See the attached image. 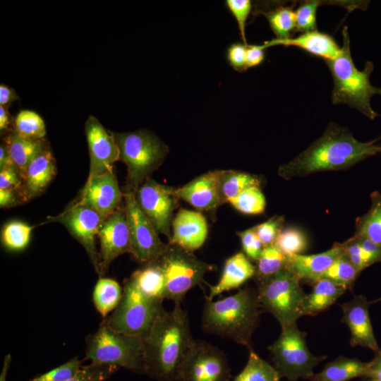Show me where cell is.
<instances>
[{
    "label": "cell",
    "mask_w": 381,
    "mask_h": 381,
    "mask_svg": "<svg viewBox=\"0 0 381 381\" xmlns=\"http://www.w3.org/2000/svg\"><path fill=\"white\" fill-rule=\"evenodd\" d=\"M81 362L77 356L68 362L30 381H67L72 378L81 368Z\"/></svg>",
    "instance_id": "b9f144b4"
},
{
    "label": "cell",
    "mask_w": 381,
    "mask_h": 381,
    "mask_svg": "<svg viewBox=\"0 0 381 381\" xmlns=\"http://www.w3.org/2000/svg\"><path fill=\"white\" fill-rule=\"evenodd\" d=\"M175 188L159 183L150 177L133 193L138 206L158 234L171 238L173 214L179 205Z\"/></svg>",
    "instance_id": "7c38bea8"
},
{
    "label": "cell",
    "mask_w": 381,
    "mask_h": 381,
    "mask_svg": "<svg viewBox=\"0 0 381 381\" xmlns=\"http://www.w3.org/2000/svg\"><path fill=\"white\" fill-rule=\"evenodd\" d=\"M262 313H268L281 327L296 323L301 316V306L306 294L298 279L287 268L257 282Z\"/></svg>",
    "instance_id": "52a82bcc"
},
{
    "label": "cell",
    "mask_w": 381,
    "mask_h": 381,
    "mask_svg": "<svg viewBox=\"0 0 381 381\" xmlns=\"http://www.w3.org/2000/svg\"><path fill=\"white\" fill-rule=\"evenodd\" d=\"M285 256L303 254L308 248L305 233L294 226L284 228L273 244Z\"/></svg>",
    "instance_id": "74e56055"
},
{
    "label": "cell",
    "mask_w": 381,
    "mask_h": 381,
    "mask_svg": "<svg viewBox=\"0 0 381 381\" xmlns=\"http://www.w3.org/2000/svg\"><path fill=\"white\" fill-rule=\"evenodd\" d=\"M255 265L243 252H238L228 258L223 268L220 279L215 285H209L207 300H212L224 291L239 288L249 279L254 277Z\"/></svg>",
    "instance_id": "603a6c76"
},
{
    "label": "cell",
    "mask_w": 381,
    "mask_h": 381,
    "mask_svg": "<svg viewBox=\"0 0 381 381\" xmlns=\"http://www.w3.org/2000/svg\"><path fill=\"white\" fill-rule=\"evenodd\" d=\"M8 166L13 165L11 162L6 146L4 143H1L0 145V169H2Z\"/></svg>",
    "instance_id": "9f6ffc18"
},
{
    "label": "cell",
    "mask_w": 381,
    "mask_h": 381,
    "mask_svg": "<svg viewBox=\"0 0 381 381\" xmlns=\"http://www.w3.org/2000/svg\"><path fill=\"white\" fill-rule=\"evenodd\" d=\"M165 277L164 299L181 303L189 290L205 282L204 277L215 267L198 259L193 252L168 243L157 259Z\"/></svg>",
    "instance_id": "ba28073f"
},
{
    "label": "cell",
    "mask_w": 381,
    "mask_h": 381,
    "mask_svg": "<svg viewBox=\"0 0 381 381\" xmlns=\"http://www.w3.org/2000/svg\"><path fill=\"white\" fill-rule=\"evenodd\" d=\"M323 1L308 0L300 3L295 11L296 30L303 32L316 30V13Z\"/></svg>",
    "instance_id": "ab89813d"
},
{
    "label": "cell",
    "mask_w": 381,
    "mask_h": 381,
    "mask_svg": "<svg viewBox=\"0 0 381 381\" xmlns=\"http://www.w3.org/2000/svg\"><path fill=\"white\" fill-rule=\"evenodd\" d=\"M130 279L147 297L164 299L165 277L157 260L135 271Z\"/></svg>",
    "instance_id": "83f0119b"
},
{
    "label": "cell",
    "mask_w": 381,
    "mask_h": 381,
    "mask_svg": "<svg viewBox=\"0 0 381 381\" xmlns=\"http://www.w3.org/2000/svg\"><path fill=\"white\" fill-rule=\"evenodd\" d=\"M370 302L363 295L354 296L351 301L341 305V322L350 330L351 346L368 348L374 352L380 350L371 324L368 308Z\"/></svg>",
    "instance_id": "ac0fdd59"
},
{
    "label": "cell",
    "mask_w": 381,
    "mask_h": 381,
    "mask_svg": "<svg viewBox=\"0 0 381 381\" xmlns=\"http://www.w3.org/2000/svg\"><path fill=\"white\" fill-rule=\"evenodd\" d=\"M169 243L193 252L200 248L207 236V223L199 212L181 209L173 219Z\"/></svg>",
    "instance_id": "44dd1931"
},
{
    "label": "cell",
    "mask_w": 381,
    "mask_h": 381,
    "mask_svg": "<svg viewBox=\"0 0 381 381\" xmlns=\"http://www.w3.org/2000/svg\"><path fill=\"white\" fill-rule=\"evenodd\" d=\"M370 200L369 210L356 219L353 236H363L381 244V193L377 190L373 192Z\"/></svg>",
    "instance_id": "f546056e"
},
{
    "label": "cell",
    "mask_w": 381,
    "mask_h": 381,
    "mask_svg": "<svg viewBox=\"0 0 381 381\" xmlns=\"http://www.w3.org/2000/svg\"><path fill=\"white\" fill-rule=\"evenodd\" d=\"M123 198L113 171L87 179L80 194L73 202L88 206L104 218L115 212Z\"/></svg>",
    "instance_id": "e0dca14e"
},
{
    "label": "cell",
    "mask_w": 381,
    "mask_h": 381,
    "mask_svg": "<svg viewBox=\"0 0 381 381\" xmlns=\"http://www.w3.org/2000/svg\"><path fill=\"white\" fill-rule=\"evenodd\" d=\"M240 237L243 253L251 261H257L264 248L254 227L237 233Z\"/></svg>",
    "instance_id": "bcb514c9"
},
{
    "label": "cell",
    "mask_w": 381,
    "mask_h": 381,
    "mask_svg": "<svg viewBox=\"0 0 381 381\" xmlns=\"http://www.w3.org/2000/svg\"><path fill=\"white\" fill-rule=\"evenodd\" d=\"M263 45H248L246 52L247 69L259 66L265 60V53Z\"/></svg>",
    "instance_id": "f907efd6"
},
{
    "label": "cell",
    "mask_w": 381,
    "mask_h": 381,
    "mask_svg": "<svg viewBox=\"0 0 381 381\" xmlns=\"http://www.w3.org/2000/svg\"><path fill=\"white\" fill-rule=\"evenodd\" d=\"M247 363L233 381H279L277 369L250 349Z\"/></svg>",
    "instance_id": "1f68e13d"
},
{
    "label": "cell",
    "mask_w": 381,
    "mask_h": 381,
    "mask_svg": "<svg viewBox=\"0 0 381 381\" xmlns=\"http://www.w3.org/2000/svg\"><path fill=\"white\" fill-rule=\"evenodd\" d=\"M278 44L297 47L325 61L334 59L341 52V47L332 36L317 30L283 41L272 40L265 42L263 46L267 48Z\"/></svg>",
    "instance_id": "cb8c5ba5"
},
{
    "label": "cell",
    "mask_w": 381,
    "mask_h": 381,
    "mask_svg": "<svg viewBox=\"0 0 381 381\" xmlns=\"http://www.w3.org/2000/svg\"><path fill=\"white\" fill-rule=\"evenodd\" d=\"M85 359L144 373L143 338L115 331L103 322L86 338Z\"/></svg>",
    "instance_id": "8992f818"
},
{
    "label": "cell",
    "mask_w": 381,
    "mask_h": 381,
    "mask_svg": "<svg viewBox=\"0 0 381 381\" xmlns=\"http://www.w3.org/2000/svg\"><path fill=\"white\" fill-rule=\"evenodd\" d=\"M19 97L14 89L4 85H0V106L6 108L9 106Z\"/></svg>",
    "instance_id": "db71d44e"
},
{
    "label": "cell",
    "mask_w": 381,
    "mask_h": 381,
    "mask_svg": "<svg viewBox=\"0 0 381 381\" xmlns=\"http://www.w3.org/2000/svg\"><path fill=\"white\" fill-rule=\"evenodd\" d=\"M342 37L343 45L339 56L325 61L333 79L332 102L334 104H347L374 119L377 114L371 107L370 99L374 95H381V87L373 86L370 82L374 65L367 61L363 70H358L352 60L346 26L343 28Z\"/></svg>",
    "instance_id": "277c9868"
},
{
    "label": "cell",
    "mask_w": 381,
    "mask_h": 381,
    "mask_svg": "<svg viewBox=\"0 0 381 381\" xmlns=\"http://www.w3.org/2000/svg\"><path fill=\"white\" fill-rule=\"evenodd\" d=\"M312 287L301 303V316H315L327 310L346 291L345 288L325 279L316 281Z\"/></svg>",
    "instance_id": "d4e9b609"
},
{
    "label": "cell",
    "mask_w": 381,
    "mask_h": 381,
    "mask_svg": "<svg viewBox=\"0 0 381 381\" xmlns=\"http://www.w3.org/2000/svg\"><path fill=\"white\" fill-rule=\"evenodd\" d=\"M56 172V159L48 147L30 163L21 176L22 184L18 193L20 202L41 195Z\"/></svg>",
    "instance_id": "ffe728a7"
},
{
    "label": "cell",
    "mask_w": 381,
    "mask_h": 381,
    "mask_svg": "<svg viewBox=\"0 0 381 381\" xmlns=\"http://www.w3.org/2000/svg\"><path fill=\"white\" fill-rule=\"evenodd\" d=\"M365 377L381 381V349L375 352L373 359L368 362V371Z\"/></svg>",
    "instance_id": "816d5d0a"
},
{
    "label": "cell",
    "mask_w": 381,
    "mask_h": 381,
    "mask_svg": "<svg viewBox=\"0 0 381 381\" xmlns=\"http://www.w3.org/2000/svg\"><path fill=\"white\" fill-rule=\"evenodd\" d=\"M104 217L92 208L72 202L66 210L44 223L59 222L84 247L96 271L101 277L100 257L95 244L99 226Z\"/></svg>",
    "instance_id": "5bb4252c"
},
{
    "label": "cell",
    "mask_w": 381,
    "mask_h": 381,
    "mask_svg": "<svg viewBox=\"0 0 381 381\" xmlns=\"http://www.w3.org/2000/svg\"><path fill=\"white\" fill-rule=\"evenodd\" d=\"M20 203L18 191L0 189V207H11Z\"/></svg>",
    "instance_id": "f5cc1de1"
},
{
    "label": "cell",
    "mask_w": 381,
    "mask_h": 381,
    "mask_svg": "<svg viewBox=\"0 0 381 381\" xmlns=\"http://www.w3.org/2000/svg\"><path fill=\"white\" fill-rule=\"evenodd\" d=\"M373 381H377V380H373Z\"/></svg>",
    "instance_id": "91938a15"
},
{
    "label": "cell",
    "mask_w": 381,
    "mask_h": 381,
    "mask_svg": "<svg viewBox=\"0 0 381 381\" xmlns=\"http://www.w3.org/2000/svg\"><path fill=\"white\" fill-rule=\"evenodd\" d=\"M11 361V356L10 354H7L4 359L3 367L0 375V381H6V375L10 367Z\"/></svg>",
    "instance_id": "6f0895ef"
},
{
    "label": "cell",
    "mask_w": 381,
    "mask_h": 381,
    "mask_svg": "<svg viewBox=\"0 0 381 381\" xmlns=\"http://www.w3.org/2000/svg\"><path fill=\"white\" fill-rule=\"evenodd\" d=\"M119 151V160L127 167L126 190L136 189L163 163L169 147L155 134L142 129L114 133Z\"/></svg>",
    "instance_id": "5b68a950"
},
{
    "label": "cell",
    "mask_w": 381,
    "mask_h": 381,
    "mask_svg": "<svg viewBox=\"0 0 381 381\" xmlns=\"http://www.w3.org/2000/svg\"><path fill=\"white\" fill-rule=\"evenodd\" d=\"M119 370L111 365L92 363L82 366L80 370L67 381H106Z\"/></svg>",
    "instance_id": "60d3db41"
},
{
    "label": "cell",
    "mask_w": 381,
    "mask_h": 381,
    "mask_svg": "<svg viewBox=\"0 0 381 381\" xmlns=\"http://www.w3.org/2000/svg\"><path fill=\"white\" fill-rule=\"evenodd\" d=\"M357 243L369 255L373 264L381 262V244L363 236H353Z\"/></svg>",
    "instance_id": "681fc988"
},
{
    "label": "cell",
    "mask_w": 381,
    "mask_h": 381,
    "mask_svg": "<svg viewBox=\"0 0 381 381\" xmlns=\"http://www.w3.org/2000/svg\"><path fill=\"white\" fill-rule=\"evenodd\" d=\"M4 144L20 179L30 163L49 147L44 139L32 140L23 138L13 131L5 135Z\"/></svg>",
    "instance_id": "484cf974"
},
{
    "label": "cell",
    "mask_w": 381,
    "mask_h": 381,
    "mask_svg": "<svg viewBox=\"0 0 381 381\" xmlns=\"http://www.w3.org/2000/svg\"><path fill=\"white\" fill-rule=\"evenodd\" d=\"M231 368L222 350L204 340H194L176 381H231Z\"/></svg>",
    "instance_id": "8fae6325"
},
{
    "label": "cell",
    "mask_w": 381,
    "mask_h": 381,
    "mask_svg": "<svg viewBox=\"0 0 381 381\" xmlns=\"http://www.w3.org/2000/svg\"><path fill=\"white\" fill-rule=\"evenodd\" d=\"M189 319L181 303H174L154 322L143 338L144 374L157 381H176L193 344Z\"/></svg>",
    "instance_id": "7a4b0ae2"
},
{
    "label": "cell",
    "mask_w": 381,
    "mask_h": 381,
    "mask_svg": "<svg viewBox=\"0 0 381 381\" xmlns=\"http://www.w3.org/2000/svg\"><path fill=\"white\" fill-rule=\"evenodd\" d=\"M344 252L343 243H335L322 253L287 257L286 268L298 279L301 284L312 286Z\"/></svg>",
    "instance_id": "7402d4cb"
},
{
    "label": "cell",
    "mask_w": 381,
    "mask_h": 381,
    "mask_svg": "<svg viewBox=\"0 0 381 381\" xmlns=\"http://www.w3.org/2000/svg\"><path fill=\"white\" fill-rule=\"evenodd\" d=\"M344 253L351 262L359 271L373 265L369 255L363 250L353 237H351L343 243Z\"/></svg>",
    "instance_id": "f6af8a7d"
},
{
    "label": "cell",
    "mask_w": 381,
    "mask_h": 381,
    "mask_svg": "<svg viewBox=\"0 0 381 381\" xmlns=\"http://www.w3.org/2000/svg\"><path fill=\"white\" fill-rule=\"evenodd\" d=\"M284 217L274 215L266 222L254 226V229L264 246L274 244L284 229Z\"/></svg>",
    "instance_id": "7bdbcfd3"
},
{
    "label": "cell",
    "mask_w": 381,
    "mask_h": 381,
    "mask_svg": "<svg viewBox=\"0 0 381 381\" xmlns=\"http://www.w3.org/2000/svg\"><path fill=\"white\" fill-rule=\"evenodd\" d=\"M13 131L20 137L28 140L44 139L47 134L43 119L31 110L20 111L14 119Z\"/></svg>",
    "instance_id": "e575fe53"
},
{
    "label": "cell",
    "mask_w": 381,
    "mask_h": 381,
    "mask_svg": "<svg viewBox=\"0 0 381 381\" xmlns=\"http://www.w3.org/2000/svg\"><path fill=\"white\" fill-rule=\"evenodd\" d=\"M14 119L8 111V108L0 106V132L6 135L13 129Z\"/></svg>",
    "instance_id": "11a10c76"
},
{
    "label": "cell",
    "mask_w": 381,
    "mask_h": 381,
    "mask_svg": "<svg viewBox=\"0 0 381 381\" xmlns=\"http://www.w3.org/2000/svg\"><path fill=\"white\" fill-rule=\"evenodd\" d=\"M123 199L130 234L129 253L145 264L157 260L167 244L161 241L152 223L140 210L133 193L124 190Z\"/></svg>",
    "instance_id": "4fadbf2b"
},
{
    "label": "cell",
    "mask_w": 381,
    "mask_h": 381,
    "mask_svg": "<svg viewBox=\"0 0 381 381\" xmlns=\"http://www.w3.org/2000/svg\"><path fill=\"white\" fill-rule=\"evenodd\" d=\"M248 44L241 42L231 44L226 49V59L229 65L236 71L247 70L246 52Z\"/></svg>",
    "instance_id": "7dc6e473"
},
{
    "label": "cell",
    "mask_w": 381,
    "mask_h": 381,
    "mask_svg": "<svg viewBox=\"0 0 381 381\" xmlns=\"http://www.w3.org/2000/svg\"><path fill=\"white\" fill-rule=\"evenodd\" d=\"M261 13L267 18L277 37L275 40L283 41L291 38L292 31L296 30L295 11L292 6H279Z\"/></svg>",
    "instance_id": "d6a6232c"
},
{
    "label": "cell",
    "mask_w": 381,
    "mask_h": 381,
    "mask_svg": "<svg viewBox=\"0 0 381 381\" xmlns=\"http://www.w3.org/2000/svg\"><path fill=\"white\" fill-rule=\"evenodd\" d=\"M21 184V179L15 167L8 166L0 169V189L15 190L19 193Z\"/></svg>",
    "instance_id": "c3c4849f"
},
{
    "label": "cell",
    "mask_w": 381,
    "mask_h": 381,
    "mask_svg": "<svg viewBox=\"0 0 381 381\" xmlns=\"http://www.w3.org/2000/svg\"><path fill=\"white\" fill-rule=\"evenodd\" d=\"M229 202L235 209L246 214H262L266 205L265 195L258 186L247 188Z\"/></svg>",
    "instance_id": "f35d334b"
},
{
    "label": "cell",
    "mask_w": 381,
    "mask_h": 381,
    "mask_svg": "<svg viewBox=\"0 0 381 381\" xmlns=\"http://www.w3.org/2000/svg\"><path fill=\"white\" fill-rule=\"evenodd\" d=\"M287 257L274 245L265 246L256 261L255 279L256 283L274 275L286 268Z\"/></svg>",
    "instance_id": "d590c367"
},
{
    "label": "cell",
    "mask_w": 381,
    "mask_h": 381,
    "mask_svg": "<svg viewBox=\"0 0 381 381\" xmlns=\"http://www.w3.org/2000/svg\"><path fill=\"white\" fill-rule=\"evenodd\" d=\"M122 291L119 283L110 278L100 277L93 291V302L97 310L103 318L116 309L121 298Z\"/></svg>",
    "instance_id": "4dcf8cb0"
},
{
    "label": "cell",
    "mask_w": 381,
    "mask_h": 381,
    "mask_svg": "<svg viewBox=\"0 0 381 381\" xmlns=\"http://www.w3.org/2000/svg\"><path fill=\"white\" fill-rule=\"evenodd\" d=\"M377 140H356L347 128L331 123L322 136L291 161L280 166L278 174L284 179L303 177L324 171L345 170L381 152Z\"/></svg>",
    "instance_id": "6da1fadb"
},
{
    "label": "cell",
    "mask_w": 381,
    "mask_h": 381,
    "mask_svg": "<svg viewBox=\"0 0 381 381\" xmlns=\"http://www.w3.org/2000/svg\"><path fill=\"white\" fill-rule=\"evenodd\" d=\"M33 229L34 226L21 221L9 222L2 229L1 243L4 248L9 250H23L30 242Z\"/></svg>",
    "instance_id": "8d00e7d4"
},
{
    "label": "cell",
    "mask_w": 381,
    "mask_h": 381,
    "mask_svg": "<svg viewBox=\"0 0 381 381\" xmlns=\"http://www.w3.org/2000/svg\"><path fill=\"white\" fill-rule=\"evenodd\" d=\"M368 363L356 358L337 357L327 363L318 373L314 374L310 381H349L351 379L365 377Z\"/></svg>",
    "instance_id": "4316f807"
},
{
    "label": "cell",
    "mask_w": 381,
    "mask_h": 381,
    "mask_svg": "<svg viewBox=\"0 0 381 381\" xmlns=\"http://www.w3.org/2000/svg\"><path fill=\"white\" fill-rule=\"evenodd\" d=\"M306 334L296 323L282 327L278 339L268 347L274 368L281 377L290 381L310 380L314 368L327 358L315 356L308 349Z\"/></svg>",
    "instance_id": "9c48e42d"
},
{
    "label": "cell",
    "mask_w": 381,
    "mask_h": 381,
    "mask_svg": "<svg viewBox=\"0 0 381 381\" xmlns=\"http://www.w3.org/2000/svg\"><path fill=\"white\" fill-rule=\"evenodd\" d=\"M359 272L351 262L346 254L339 257L320 277L319 279H328L346 290L352 291L360 275ZM318 279V280H319Z\"/></svg>",
    "instance_id": "836d02e7"
},
{
    "label": "cell",
    "mask_w": 381,
    "mask_h": 381,
    "mask_svg": "<svg viewBox=\"0 0 381 381\" xmlns=\"http://www.w3.org/2000/svg\"><path fill=\"white\" fill-rule=\"evenodd\" d=\"M260 185L261 179L258 176L235 170H222L219 184L221 202H229L247 188Z\"/></svg>",
    "instance_id": "f1b7e54d"
},
{
    "label": "cell",
    "mask_w": 381,
    "mask_h": 381,
    "mask_svg": "<svg viewBox=\"0 0 381 381\" xmlns=\"http://www.w3.org/2000/svg\"><path fill=\"white\" fill-rule=\"evenodd\" d=\"M89 155L90 171L87 179L113 171L119 160V151L114 133L108 131L94 116H89L85 124Z\"/></svg>",
    "instance_id": "9a60e30c"
},
{
    "label": "cell",
    "mask_w": 381,
    "mask_h": 381,
    "mask_svg": "<svg viewBox=\"0 0 381 381\" xmlns=\"http://www.w3.org/2000/svg\"><path fill=\"white\" fill-rule=\"evenodd\" d=\"M100 243L101 277L111 263L130 250V234L124 205L103 219L97 234Z\"/></svg>",
    "instance_id": "2e32d148"
},
{
    "label": "cell",
    "mask_w": 381,
    "mask_h": 381,
    "mask_svg": "<svg viewBox=\"0 0 381 381\" xmlns=\"http://www.w3.org/2000/svg\"><path fill=\"white\" fill-rule=\"evenodd\" d=\"M163 299L145 296L128 278L124 282L121 300L104 322L111 329L144 338L157 317L165 310Z\"/></svg>",
    "instance_id": "30bf717a"
},
{
    "label": "cell",
    "mask_w": 381,
    "mask_h": 381,
    "mask_svg": "<svg viewBox=\"0 0 381 381\" xmlns=\"http://www.w3.org/2000/svg\"><path fill=\"white\" fill-rule=\"evenodd\" d=\"M225 5L237 22L243 43L248 44L246 37V25L253 8L251 1L250 0H226Z\"/></svg>",
    "instance_id": "ee69618b"
},
{
    "label": "cell",
    "mask_w": 381,
    "mask_h": 381,
    "mask_svg": "<svg viewBox=\"0 0 381 381\" xmlns=\"http://www.w3.org/2000/svg\"><path fill=\"white\" fill-rule=\"evenodd\" d=\"M262 313L257 291L244 287L222 299H205L202 329L205 333L231 339L249 350L253 348L252 335L259 326Z\"/></svg>",
    "instance_id": "3957f363"
},
{
    "label": "cell",
    "mask_w": 381,
    "mask_h": 381,
    "mask_svg": "<svg viewBox=\"0 0 381 381\" xmlns=\"http://www.w3.org/2000/svg\"><path fill=\"white\" fill-rule=\"evenodd\" d=\"M222 170L209 171L175 189L176 197L200 211L212 210L222 204L219 184Z\"/></svg>",
    "instance_id": "d6986e66"
},
{
    "label": "cell",
    "mask_w": 381,
    "mask_h": 381,
    "mask_svg": "<svg viewBox=\"0 0 381 381\" xmlns=\"http://www.w3.org/2000/svg\"><path fill=\"white\" fill-rule=\"evenodd\" d=\"M379 301H381V297L377 298V299H375V301H370V304L371 303H377V302H379Z\"/></svg>",
    "instance_id": "680465c9"
}]
</instances>
